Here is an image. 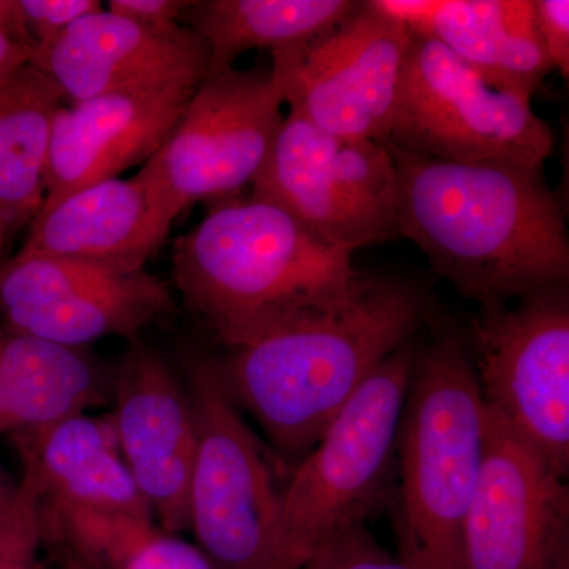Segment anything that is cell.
Returning <instances> with one entry per match:
<instances>
[{
    "mask_svg": "<svg viewBox=\"0 0 569 569\" xmlns=\"http://www.w3.org/2000/svg\"><path fill=\"white\" fill-rule=\"evenodd\" d=\"M395 160L399 233L482 309L567 287L569 238L542 171L429 159L383 141Z\"/></svg>",
    "mask_w": 569,
    "mask_h": 569,
    "instance_id": "cell-1",
    "label": "cell"
},
{
    "mask_svg": "<svg viewBox=\"0 0 569 569\" xmlns=\"http://www.w3.org/2000/svg\"><path fill=\"white\" fill-rule=\"evenodd\" d=\"M422 317L425 299L411 284L367 277L350 301L269 326L216 365L277 459L296 466Z\"/></svg>",
    "mask_w": 569,
    "mask_h": 569,
    "instance_id": "cell-2",
    "label": "cell"
},
{
    "mask_svg": "<svg viewBox=\"0 0 569 569\" xmlns=\"http://www.w3.org/2000/svg\"><path fill=\"white\" fill-rule=\"evenodd\" d=\"M173 279L186 306L227 348L343 305L367 282L353 254L253 198L220 204L176 239Z\"/></svg>",
    "mask_w": 569,
    "mask_h": 569,
    "instance_id": "cell-3",
    "label": "cell"
},
{
    "mask_svg": "<svg viewBox=\"0 0 569 569\" xmlns=\"http://www.w3.org/2000/svg\"><path fill=\"white\" fill-rule=\"evenodd\" d=\"M489 415L458 336L418 356L397 458L399 556L417 569H462V531L485 459Z\"/></svg>",
    "mask_w": 569,
    "mask_h": 569,
    "instance_id": "cell-4",
    "label": "cell"
},
{
    "mask_svg": "<svg viewBox=\"0 0 569 569\" xmlns=\"http://www.w3.org/2000/svg\"><path fill=\"white\" fill-rule=\"evenodd\" d=\"M417 358L407 342L381 362L288 473L269 569H302L326 538L383 503Z\"/></svg>",
    "mask_w": 569,
    "mask_h": 569,
    "instance_id": "cell-5",
    "label": "cell"
},
{
    "mask_svg": "<svg viewBox=\"0 0 569 569\" xmlns=\"http://www.w3.org/2000/svg\"><path fill=\"white\" fill-rule=\"evenodd\" d=\"M187 391L197 421L189 531L216 569H269L284 485L272 452L247 426L216 359L189 355Z\"/></svg>",
    "mask_w": 569,
    "mask_h": 569,
    "instance_id": "cell-6",
    "label": "cell"
},
{
    "mask_svg": "<svg viewBox=\"0 0 569 569\" xmlns=\"http://www.w3.org/2000/svg\"><path fill=\"white\" fill-rule=\"evenodd\" d=\"M387 141L445 162L538 171L553 151L552 129L530 99L497 88L443 44L415 37Z\"/></svg>",
    "mask_w": 569,
    "mask_h": 569,
    "instance_id": "cell-7",
    "label": "cell"
},
{
    "mask_svg": "<svg viewBox=\"0 0 569 569\" xmlns=\"http://www.w3.org/2000/svg\"><path fill=\"white\" fill-rule=\"evenodd\" d=\"M252 193L350 254L400 236L388 146L335 137L295 111L280 123Z\"/></svg>",
    "mask_w": 569,
    "mask_h": 569,
    "instance_id": "cell-8",
    "label": "cell"
},
{
    "mask_svg": "<svg viewBox=\"0 0 569 569\" xmlns=\"http://www.w3.org/2000/svg\"><path fill=\"white\" fill-rule=\"evenodd\" d=\"M473 361L489 417L560 477L569 468V302L567 287L482 309Z\"/></svg>",
    "mask_w": 569,
    "mask_h": 569,
    "instance_id": "cell-9",
    "label": "cell"
},
{
    "mask_svg": "<svg viewBox=\"0 0 569 569\" xmlns=\"http://www.w3.org/2000/svg\"><path fill=\"white\" fill-rule=\"evenodd\" d=\"M284 103L283 81L272 66L208 73L163 148L141 168L174 220L192 204L252 183Z\"/></svg>",
    "mask_w": 569,
    "mask_h": 569,
    "instance_id": "cell-10",
    "label": "cell"
},
{
    "mask_svg": "<svg viewBox=\"0 0 569 569\" xmlns=\"http://www.w3.org/2000/svg\"><path fill=\"white\" fill-rule=\"evenodd\" d=\"M413 36L370 2L302 48L272 52L284 102L310 123L351 140L391 133Z\"/></svg>",
    "mask_w": 569,
    "mask_h": 569,
    "instance_id": "cell-11",
    "label": "cell"
},
{
    "mask_svg": "<svg viewBox=\"0 0 569 569\" xmlns=\"http://www.w3.org/2000/svg\"><path fill=\"white\" fill-rule=\"evenodd\" d=\"M174 312L167 283L146 269L17 253L0 264L3 328L84 348L107 337L137 339Z\"/></svg>",
    "mask_w": 569,
    "mask_h": 569,
    "instance_id": "cell-12",
    "label": "cell"
},
{
    "mask_svg": "<svg viewBox=\"0 0 569 569\" xmlns=\"http://www.w3.org/2000/svg\"><path fill=\"white\" fill-rule=\"evenodd\" d=\"M565 479L489 417L485 459L463 520L462 569L569 563Z\"/></svg>",
    "mask_w": 569,
    "mask_h": 569,
    "instance_id": "cell-13",
    "label": "cell"
},
{
    "mask_svg": "<svg viewBox=\"0 0 569 569\" xmlns=\"http://www.w3.org/2000/svg\"><path fill=\"white\" fill-rule=\"evenodd\" d=\"M119 449L157 526L189 531L197 421L186 381L152 348L129 351L111 380Z\"/></svg>",
    "mask_w": 569,
    "mask_h": 569,
    "instance_id": "cell-14",
    "label": "cell"
},
{
    "mask_svg": "<svg viewBox=\"0 0 569 569\" xmlns=\"http://www.w3.org/2000/svg\"><path fill=\"white\" fill-rule=\"evenodd\" d=\"M39 69L70 103L112 93L198 88L209 73V50L187 26L149 31L100 9L33 51Z\"/></svg>",
    "mask_w": 569,
    "mask_h": 569,
    "instance_id": "cell-15",
    "label": "cell"
},
{
    "mask_svg": "<svg viewBox=\"0 0 569 569\" xmlns=\"http://www.w3.org/2000/svg\"><path fill=\"white\" fill-rule=\"evenodd\" d=\"M194 89L112 93L62 104L52 121L40 212L77 190L148 163L181 121Z\"/></svg>",
    "mask_w": 569,
    "mask_h": 569,
    "instance_id": "cell-16",
    "label": "cell"
},
{
    "mask_svg": "<svg viewBox=\"0 0 569 569\" xmlns=\"http://www.w3.org/2000/svg\"><path fill=\"white\" fill-rule=\"evenodd\" d=\"M173 222L162 197L140 170L132 179L84 187L39 212L18 253L140 271L162 247Z\"/></svg>",
    "mask_w": 569,
    "mask_h": 569,
    "instance_id": "cell-17",
    "label": "cell"
},
{
    "mask_svg": "<svg viewBox=\"0 0 569 569\" xmlns=\"http://www.w3.org/2000/svg\"><path fill=\"white\" fill-rule=\"evenodd\" d=\"M406 26L415 39L433 40L497 88L530 99L550 69L539 39L535 0H370Z\"/></svg>",
    "mask_w": 569,
    "mask_h": 569,
    "instance_id": "cell-18",
    "label": "cell"
},
{
    "mask_svg": "<svg viewBox=\"0 0 569 569\" xmlns=\"http://www.w3.org/2000/svg\"><path fill=\"white\" fill-rule=\"evenodd\" d=\"M17 441L40 479L47 507L152 518L122 458L110 413L74 415Z\"/></svg>",
    "mask_w": 569,
    "mask_h": 569,
    "instance_id": "cell-19",
    "label": "cell"
},
{
    "mask_svg": "<svg viewBox=\"0 0 569 569\" xmlns=\"http://www.w3.org/2000/svg\"><path fill=\"white\" fill-rule=\"evenodd\" d=\"M111 380L84 348L0 328V399L14 438L102 406Z\"/></svg>",
    "mask_w": 569,
    "mask_h": 569,
    "instance_id": "cell-20",
    "label": "cell"
},
{
    "mask_svg": "<svg viewBox=\"0 0 569 569\" xmlns=\"http://www.w3.org/2000/svg\"><path fill=\"white\" fill-rule=\"evenodd\" d=\"M62 100L31 63L0 88V264L11 239L43 206L51 127Z\"/></svg>",
    "mask_w": 569,
    "mask_h": 569,
    "instance_id": "cell-21",
    "label": "cell"
},
{
    "mask_svg": "<svg viewBox=\"0 0 569 569\" xmlns=\"http://www.w3.org/2000/svg\"><path fill=\"white\" fill-rule=\"evenodd\" d=\"M353 0H201L183 13V26L203 39L209 73L233 69L239 56L302 48L347 20Z\"/></svg>",
    "mask_w": 569,
    "mask_h": 569,
    "instance_id": "cell-22",
    "label": "cell"
},
{
    "mask_svg": "<svg viewBox=\"0 0 569 569\" xmlns=\"http://www.w3.org/2000/svg\"><path fill=\"white\" fill-rule=\"evenodd\" d=\"M41 522L44 542L96 569H216L197 545L152 518L43 505Z\"/></svg>",
    "mask_w": 569,
    "mask_h": 569,
    "instance_id": "cell-23",
    "label": "cell"
},
{
    "mask_svg": "<svg viewBox=\"0 0 569 569\" xmlns=\"http://www.w3.org/2000/svg\"><path fill=\"white\" fill-rule=\"evenodd\" d=\"M43 490L31 463L18 481L17 493L6 515L0 518V569H43Z\"/></svg>",
    "mask_w": 569,
    "mask_h": 569,
    "instance_id": "cell-24",
    "label": "cell"
},
{
    "mask_svg": "<svg viewBox=\"0 0 569 569\" xmlns=\"http://www.w3.org/2000/svg\"><path fill=\"white\" fill-rule=\"evenodd\" d=\"M302 569H417L388 552L365 522H353L326 538Z\"/></svg>",
    "mask_w": 569,
    "mask_h": 569,
    "instance_id": "cell-25",
    "label": "cell"
},
{
    "mask_svg": "<svg viewBox=\"0 0 569 569\" xmlns=\"http://www.w3.org/2000/svg\"><path fill=\"white\" fill-rule=\"evenodd\" d=\"M26 31L33 51L48 47L73 22L103 9L99 0H20Z\"/></svg>",
    "mask_w": 569,
    "mask_h": 569,
    "instance_id": "cell-26",
    "label": "cell"
},
{
    "mask_svg": "<svg viewBox=\"0 0 569 569\" xmlns=\"http://www.w3.org/2000/svg\"><path fill=\"white\" fill-rule=\"evenodd\" d=\"M537 24L542 51L550 69L569 74V2L568 0H535Z\"/></svg>",
    "mask_w": 569,
    "mask_h": 569,
    "instance_id": "cell-27",
    "label": "cell"
},
{
    "mask_svg": "<svg viewBox=\"0 0 569 569\" xmlns=\"http://www.w3.org/2000/svg\"><path fill=\"white\" fill-rule=\"evenodd\" d=\"M190 6V0H110L107 10L149 31L164 32L182 26L179 21Z\"/></svg>",
    "mask_w": 569,
    "mask_h": 569,
    "instance_id": "cell-28",
    "label": "cell"
},
{
    "mask_svg": "<svg viewBox=\"0 0 569 569\" xmlns=\"http://www.w3.org/2000/svg\"><path fill=\"white\" fill-rule=\"evenodd\" d=\"M31 48L14 43L0 33V88L7 84L22 69L31 63Z\"/></svg>",
    "mask_w": 569,
    "mask_h": 569,
    "instance_id": "cell-29",
    "label": "cell"
},
{
    "mask_svg": "<svg viewBox=\"0 0 569 569\" xmlns=\"http://www.w3.org/2000/svg\"><path fill=\"white\" fill-rule=\"evenodd\" d=\"M18 481L14 482L13 479L9 477L6 468L0 463V518L6 515L7 509H9L11 500H13L14 493H17Z\"/></svg>",
    "mask_w": 569,
    "mask_h": 569,
    "instance_id": "cell-30",
    "label": "cell"
},
{
    "mask_svg": "<svg viewBox=\"0 0 569 569\" xmlns=\"http://www.w3.org/2000/svg\"><path fill=\"white\" fill-rule=\"evenodd\" d=\"M59 552H61V569H96L71 556L67 550L59 549Z\"/></svg>",
    "mask_w": 569,
    "mask_h": 569,
    "instance_id": "cell-31",
    "label": "cell"
},
{
    "mask_svg": "<svg viewBox=\"0 0 569 569\" xmlns=\"http://www.w3.org/2000/svg\"><path fill=\"white\" fill-rule=\"evenodd\" d=\"M0 433H11V436H14V426L11 422L9 411L3 406L2 399H0Z\"/></svg>",
    "mask_w": 569,
    "mask_h": 569,
    "instance_id": "cell-32",
    "label": "cell"
},
{
    "mask_svg": "<svg viewBox=\"0 0 569 569\" xmlns=\"http://www.w3.org/2000/svg\"><path fill=\"white\" fill-rule=\"evenodd\" d=\"M559 569H569V563H565L563 567H560Z\"/></svg>",
    "mask_w": 569,
    "mask_h": 569,
    "instance_id": "cell-33",
    "label": "cell"
}]
</instances>
